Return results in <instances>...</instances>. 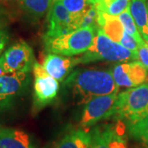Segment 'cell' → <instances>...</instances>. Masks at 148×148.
I'll return each mask as SVG.
<instances>
[{
    "instance_id": "cell-1",
    "label": "cell",
    "mask_w": 148,
    "mask_h": 148,
    "mask_svg": "<svg viewBox=\"0 0 148 148\" xmlns=\"http://www.w3.org/2000/svg\"><path fill=\"white\" fill-rule=\"evenodd\" d=\"M64 86L80 105L97 96L118 93L119 89L112 71L101 69H77L68 76Z\"/></svg>"
},
{
    "instance_id": "cell-2",
    "label": "cell",
    "mask_w": 148,
    "mask_h": 148,
    "mask_svg": "<svg viewBox=\"0 0 148 148\" xmlns=\"http://www.w3.org/2000/svg\"><path fill=\"white\" fill-rule=\"evenodd\" d=\"M138 59V52L129 50L121 44L115 42L100 27L97 29L92 46L82 57L76 58L77 64H87L99 60L124 63Z\"/></svg>"
},
{
    "instance_id": "cell-3",
    "label": "cell",
    "mask_w": 148,
    "mask_h": 148,
    "mask_svg": "<svg viewBox=\"0 0 148 148\" xmlns=\"http://www.w3.org/2000/svg\"><path fill=\"white\" fill-rule=\"evenodd\" d=\"M98 27L79 28L65 36L45 39V49L49 53L68 57L85 53L92 46L95 41Z\"/></svg>"
},
{
    "instance_id": "cell-4",
    "label": "cell",
    "mask_w": 148,
    "mask_h": 148,
    "mask_svg": "<svg viewBox=\"0 0 148 148\" xmlns=\"http://www.w3.org/2000/svg\"><path fill=\"white\" fill-rule=\"evenodd\" d=\"M148 114V83L132 87L119 93L115 106L117 119L134 124Z\"/></svg>"
},
{
    "instance_id": "cell-5",
    "label": "cell",
    "mask_w": 148,
    "mask_h": 148,
    "mask_svg": "<svg viewBox=\"0 0 148 148\" xmlns=\"http://www.w3.org/2000/svg\"><path fill=\"white\" fill-rule=\"evenodd\" d=\"M7 73H30L36 63L32 47L24 40L11 45L0 57Z\"/></svg>"
},
{
    "instance_id": "cell-6",
    "label": "cell",
    "mask_w": 148,
    "mask_h": 148,
    "mask_svg": "<svg viewBox=\"0 0 148 148\" xmlns=\"http://www.w3.org/2000/svg\"><path fill=\"white\" fill-rule=\"evenodd\" d=\"M118 95L119 92L101 95L87 102L81 119L82 127H90L102 119L114 116Z\"/></svg>"
},
{
    "instance_id": "cell-7",
    "label": "cell",
    "mask_w": 148,
    "mask_h": 148,
    "mask_svg": "<svg viewBox=\"0 0 148 148\" xmlns=\"http://www.w3.org/2000/svg\"><path fill=\"white\" fill-rule=\"evenodd\" d=\"M29 73H8L0 77V110H7L27 88Z\"/></svg>"
},
{
    "instance_id": "cell-8",
    "label": "cell",
    "mask_w": 148,
    "mask_h": 148,
    "mask_svg": "<svg viewBox=\"0 0 148 148\" xmlns=\"http://www.w3.org/2000/svg\"><path fill=\"white\" fill-rule=\"evenodd\" d=\"M32 70L35 76V103L38 108H42L55 99L59 88L58 81L49 76L43 65L37 62L35 63Z\"/></svg>"
},
{
    "instance_id": "cell-9",
    "label": "cell",
    "mask_w": 148,
    "mask_h": 148,
    "mask_svg": "<svg viewBox=\"0 0 148 148\" xmlns=\"http://www.w3.org/2000/svg\"><path fill=\"white\" fill-rule=\"evenodd\" d=\"M147 73L140 61L119 64L112 70L114 79L119 88H132L142 85L147 81Z\"/></svg>"
},
{
    "instance_id": "cell-10",
    "label": "cell",
    "mask_w": 148,
    "mask_h": 148,
    "mask_svg": "<svg viewBox=\"0 0 148 148\" xmlns=\"http://www.w3.org/2000/svg\"><path fill=\"white\" fill-rule=\"evenodd\" d=\"M77 29L73 26V17L62 2H53L49 11V30L45 39L57 38L68 35Z\"/></svg>"
},
{
    "instance_id": "cell-11",
    "label": "cell",
    "mask_w": 148,
    "mask_h": 148,
    "mask_svg": "<svg viewBox=\"0 0 148 148\" xmlns=\"http://www.w3.org/2000/svg\"><path fill=\"white\" fill-rule=\"evenodd\" d=\"M75 65H77L76 58L53 53H48L43 62L45 72L58 82L63 81L68 77Z\"/></svg>"
},
{
    "instance_id": "cell-12",
    "label": "cell",
    "mask_w": 148,
    "mask_h": 148,
    "mask_svg": "<svg viewBox=\"0 0 148 148\" xmlns=\"http://www.w3.org/2000/svg\"><path fill=\"white\" fill-rule=\"evenodd\" d=\"M0 148H36L29 135L16 128L0 127Z\"/></svg>"
},
{
    "instance_id": "cell-13",
    "label": "cell",
    "mask_w": 148,
    "mask_h": 148,
    "mask_svg": "<svg viewBox=\"0 0 148 148\" xmlns=\"http://www.w3.org/2000/svg\"><path fill=\"white\" fill-rule=\"evenodd\" d=\"M129 10L140 35L148 41L147 0H131Z\"/></svg>"
},
{
    "instance_id": "cell-14",
    "label": "cell",
    "mask_w": 148,
    "mask_h": 148,
    "mask_svg": "<svg viewBox=\"0 0 148 148\" xmlns=\"http://www.w3.org/2000/svg\"><path fill=\"white\" fill-rule=\"evenodd\" d=\"M91 133L83 129L73 130L68 132L55 148H90Z\"/></svg>"
},
{
    "instance_id": "cell-15",
    "label": "cell",
    "mask_w": 148,
    "mask_h": 148,
    "mask_svg": "<svg viewBox=\"0 0 148 148\" xmlns=\"http://www.w3.org/2000/svg\"><path fill=\"white\" fill-rule=\"evenodd\" d=\"M53 0H17L18 5L27 16L40 19L50 9Z\"/></svg>"
},
{
    "instance_id": "cell-16",
    "label": "cell",
    "mask_w": 148,
    "mask_h": 148,
    "mask_svg": "<svg viewBox=\"0 0 148 148\" xmlns=\"http://www.w3.org/2000/svg\"><path fill=\"white\" fill-rule=\"evenodd\" d=\"M131 0H103L95 4L97 12L109 16H119L130 5Z\"/></svg>"
},
{
    "instance_id": "cell-17",
    "label": "cell",
    "mask_w": 148,
    "mask_h": 148,
    "mask_svg": "<svg viewBox=\"0 0 148 148\" xmlns=\"http://www.w3.org/2000/svg\"><path fill=\"white\" fill-rule=\"evenodd\" d=\"M118 17H119V21H121L124 32H126L127 34L132 36L136 40V41L139 44V46L145 44V41L143 39L142 36L140 35L137 25H136V23H135V21H134L132 15H131L129 7L124 12H123Z\"/></svg>"
},
{
    "instance_id": "cell-18",
    "label": "cell",
    "mask_w": 148,
    "mask_h": 148,
    "mask_svg": "<svg viewBox=\"0 0 148 148\" xmlns=\"http://www.w3.org/2000/svg\"><path fill=\"white\" fill-rule=\"evenodd\" d=\"M124 132L125 126L121 122L115 126L109 125V148H127Z\"/></svg>"
},
{
    "instance_id": "cell-19",
    "label": "cell",
    "mask_w": 148,
    "mask_h": 148,
    "mask_svg": "<svg viewBox=\"0 0 148 148\" xmlns=\"http://www.w3.org/2000/svg\"><path fill=\"white\" fill-rule=\"evenodd\" d=\"M90 133V148H109V125L105 127H95Z\"/></svg>"
},
{
    "instance_id": "cell-20",
    "label": "cell",
    "mask_w": 148,
    "mask_h": 148,
    "mask_svg": "<svg viewBox=\"0 0 148 148\" xmlns=\"http://www.w3.org/2000/svg\"><path fill=\"white\" fill-rule=\"evenodd\" d=\"M129 132L133 138L140 140L148 148V114L143 119L129 125Z\"/></svg>"
},
{
    "instance_id": "cell-21",
    "label": "cell",
    "mask_w": 148,
    "mask_h": 148,
    "mask_svg": "<svg viewBox=\"0 0 148 148\" xmlns=\"http://www.w3.org/2000/svg\"><path fill=\"white\" fill-rule=\"evenodd\" d=\"M73 17H77L88 9L91 4L88 0H60Z\"/></svg>"
},
{
    "instance_id": "cell-22",
    "label": "cell",
    "mask_w": 148,
    "mask_h": 148,
    "mask_svg": "<svg viewBox=\"0 0 148 148\" xmlns=\"http://www.w3.org/2000/svg\"><path fill=\"white\" fill-rule=\"evenodd\" d=\"M119 44H121L123 46L127 48L129 50L138 52L139 44L136 41V40L132 36L127 34L126 32H123V36L120 40Z\"/></svg>"
},
{
    "instance_id": "cell-23",
    "label": "cell",
    "mask_w": 148,
    "mask_h": 148,
    "mask_svg": "<svg viewBox=\"0 0 148 148\" xmlns=\"http://www.w3.org/2000/svg\"><path fill=\"white\" fill-rule=\"evenodd\" d=\"M138 60L145 66L148 72V44L147 42L138 48Z\"/></svg>"
},
{
    "instance_id": "cell-24",
    "label": "cell",
    "mask_w": 148,
    "mask_h": 148,
    "mask_svg": "<svg viewBox=\"0 0 148 148\" xmlns=\"http://www.w3.org/2000/svg\"><path fill=\"white\" fill-rule=\"evenodd\" d=\"M9 40V35L6 30H3V28L0 29V57L3 50L5 49L6 45H8V42Z\"/></svg>"
},
{
    "instance_id": "cell-25",
    "label": "cell",
    "mask_w": 148,
    "mask_h": 148,
    "mask_svg": "<svg viewBox=\"0 0 148 148\" xmlns=\"http://www.w3.org/2000/svg\"><path fill=\"white\" fill-rule=\"evenodd\" d=\"M5 74L8 73H7V72H6L4 67H3V64L2 63V61L0 60V77L3 76V75H5Z\"/></svg>"
},
{
    "instance_id": "cell-26",
    "label": "cell",
    "mask_w": 148,
    "mask_h": 148,
    "mask_svg": "<svg viewBox=\"0 0 148 148\" xmlns=\"http://www.w3.org/2000/svg\"><path fill=\"white\" fill-rule=\"evenodd\" d=\"M88 1H89L90 4L95 5V4H98L99 3H101V1H103V0H88Z\"/></svg>"
},
{
    "instance_id": "cell-27",
    "label": "cell",
    "mask_w": 148,
    "mask_h": 148,
    "mask_svg": "<svg viewBox=\"0 0 148 148\" xmlns=\"http://www.w3.org/2000/svg\"><path fill=\"white\" fill-rule=\"evenodd\" d=\"M1 28H3V22H2V20H1V18H0V29Z\"/></svg>"
},
{
    "instance_id": "cell-28",
    "label": "cell",
    "mask_w": 148,
    "mask_h": 148,
    "mask_svg": "<svg viewBox=\"0 0 148 148\" xmlns=\"http://www.w3.org/2000/svg\"><path fill=\"white\" fill-rule=\"evenodd\" d=\"M55 1H59V0H53V2H55Z\"/></svg>"
},
{
    "instance_id": "cell-29",
    "label": "cell",
    "mask_w": 148,
    "mask_h": 148,
    "mask_svg": "<svg viewBox=\"0 0 148 148\" xmlns=\"http://www.w3.org/2000/svg\"><path fill=\"white\" fill-rule=\"evenodd\" d=\"M4 1H12V0H4Z\"/></svg>"
},
{
    "instance_id": "cell-30",
    "label": "cell",
    "mask_w": 148,
    "mask_h": 148,
    "mask_svg": "<svg viewBox=\"0 0 148 148\" xmlns=\"http://www.w3.org/2000/svg\"><path fill=\"white\" fill-rule=\"evenodd\" d=\"M147 9H148V1H147Z\"/></svg>"
},
{
    "instance_id": "cell-31",
    "label": "cell",
    "mask_w": 148,
    "mask_h": 148,
    "mask_svg": "<svg viewBox=\"0 0 148 148\" xmlns=\"http://www.w3.org/2000/svg\"><path fill=\"white\" fill-rule=\"evenodd\" d=\"M146 42H147V44H148V41H146Z\"/></svg>"
}]
</instances>
